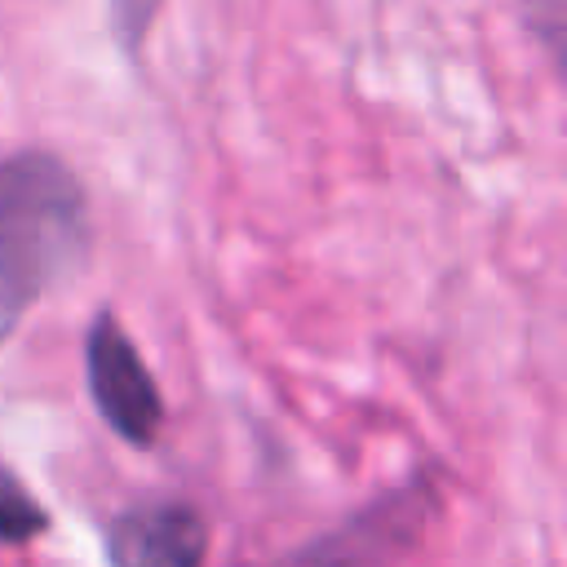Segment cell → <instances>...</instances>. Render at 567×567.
<instances>
[{"instance_id":"2","label":"cell","mask_w":567,"mask_h":567,"mask_svg":"<svg viewBox=\"0 0 567 567\" xmlns=\"http://www.w3.org/2000/svg\"><path fill=\"white\" fill-rule=\"evenodd\" d=\"M89 363V390L106 425L128 443H151L164 421V403L155 390V377L146 372L142 354L124 337V328L111 315H97L84 346Z\"/></svg>"},{"instance_id":"4","label":"cell","mask_w":567,"mask_h":567,"mask_svg":"<svg viewBox=\"0 0 567 567\" xmlns=\"http://www.w3.org/2000/svg\"><path fill=\"white\" fill-rule=\"evenodd\" d=\"M40 527H44L40 505L9 474H0V545H18Z\"/></svg>"},{"instance_id":"3","label":"cell","mask_w":567,"mask_h":567,"mask_svg":"<svg viewBox=\"0 0 567 567\" xmlns=\"http://www.w3.org/2000/svg\"><path fill=\"white\" fill-rule=\"evenodd\" d=\"M204 518L190 505H142L111 523V567H204Z\"/></svg>"},{"instance_id":"5","label":"cell","mask_w":567,"mask_h":567,"mask_svg":"<svg viewBox=\"0 0 567 567\" xmlns=\"http://www.w3.org/2000/svg\"><path fill=\"white\" fill-rule=\"evenodd\" d=\"M159 4H164V0H111V22H115V31H120V40H124L128 49H137V44L146 40V31H151Z\"/></svg>"},{"instance_id":"6","label":"cell","mask_w":567,"mask_h":567,"mask_svg":"<svg viewBox=\"0 0 567 567\" xmlns=\"http://www.w3.org/2000/svg\"><path fill=\"white\" fill-rule=\"evenodd\" d=\"M532 27L540 31V40L549 49H558V31H563V0H527Z\"/></svg>"},{"instance_id":"1","label":"cell","mask_w":567,"mask_h":567,"mask_svg":"<svg viewBox=\"0 0 567 567\" xmlns=\"http://www.w3.org/2000/svg\"><path fill=\"white\" fill-rule=\"evenodd\" d=\"M89 252V199L49 151L0 159V341L31 301Z\"/></svg>"}]
</instances>
